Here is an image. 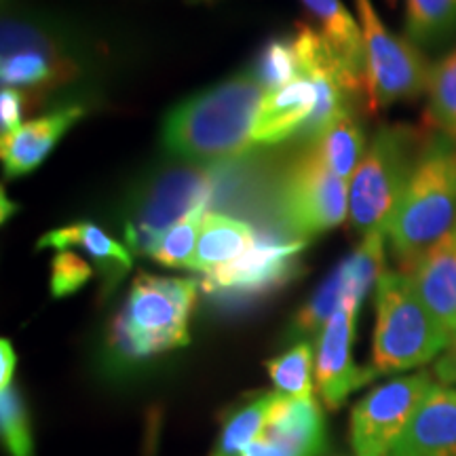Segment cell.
Returning a JSON list of instances; mask_svg holds the SVG:
<instances>
[{
	"label": "cell",
	"instance_id": "obj_1",
	"mask_svg": "<svg viewBox=\"0 0 456 456\" xmlns=\"http://www.w3.org/2000/svg\"><path fill=\"white\" fill-rule=\"evenodd\" d=\"M266 89L254 72L192 95L167 114L163 144L191 165H226L256 146L254 125Z\"/></svg>",
	"mask_w": 456,
	"mask_h": 456
},
{
	"label": "cell",
	"instance_id": "obj_2",
	"mask_svg": "<svg viewBox=\"0 0 456 456\" xmlns=\"http://www.w3.org/2000/svg\"><path fill=\"white\" fill-rule=\"evenodd\" d=\"M454 226L456 142L431 131L419 167L387 228L399 271L412 273Z\"/></svg>",
	"mask_w": 456,
	"mask_h": 456
},
{
	"label": "cell",
	"instance_id": "obj_3",
	"mask_svg": "<svg viewBox=\"0 0 456 456\" xmlns=\"http://www.w3.org/2000/svg\"><path fill=\"white\" fill-rule=\"evenodd\" d=\"M197 281L140 273L127 302L110 326V345L123 359L138 362L188 345V322Z\"/></svg>",
	"mask_w": 456,
	"mask_h": 456
},
{
	"label": "cell",
	"instance_id": "obj_4",
	"mask_svg": "<svg viewBox=\"0 0 456 456\" xmlns=\"http://www.w3.org/2000/svg\"><path fill=\"white\" fill-rule=\"evenodd\" d=\"M448 330L427 309L412 277L385 271L376 283V326L372 338V372H403L420 368L446 351Z\"/></svg>",
	"mask_w": 456,
	"mask_h": 456
},
{
	"label": "cell",
	"instance_id": "obj_5",
	"mask_svg": "<svg viewBox=\"0 0 456 456\" xmlns=\"http://www.w3.org/2000/svg\"><path fill=\"white\" fill-rule=\"evenodd\" d=\"M429 134L406 123L383 125L349 182V220L362 237L389 228L423 157Z\"/></svg>",
	"mask_w": 456,
	"mask_h": 456
},
{
	"label": "cell",
	"instance_id": "obj_6",
	"mask_svg": "<svg viewBox=\"0 0 456 456\" xmlns=\"http://www.w3.org/2000/svg\"><path fill=\"white\" fill-rule=\"evenodd\" d=\"M232 169L226 165H182L163 171L144 188L125 224V241L131 254L151 256L171 224L199 208L209 205Z\"/></svg>",
	"mask_w": 456,
	"mask_h": 456
},
{
	"label": "cell",
	"instance_id": "obj_7",
	"mask_svg": "<svg viewBox=\"0 0 456 456\" xmlns=\"http://www.w3.org/2000/svg\"><path fill=\"white\" fill-rule=\"evenodd\" d=\"M355 7L363 34L370 110H380L427 94L433 66L423 51L408 38L393 34L376 13L372 0H355Z\"/></svg>",
	"mask_w": 456,
	"mask_h": 456
},
{
	"label": "cell",
	"instance_id": "obj_8",
	"mask_svg": "<svg viewBox=\"0 0 456 456\" xmlns=\"http://www.w3.org/2000/svg\"><path fill=\"white\" fill-rule=\"evenodd\" d=\"M277 214L285 232L306 241L345 222L349 216V182L334 175L317 152L306 148L279 182Z\"/></svg>",
	"mask_w": 456,
	"mask_h": 456
},
{
	"label": "cell",
	"instance_id": "obj_9",
	"mask_svg": "<svg viewBox=\"0 0 456 456\" xmlns=\"http://www.w3.org/2000/svg\"><path fill=\"white\" fill-rule=\"evenodd\" d=\"M305 248V239L258 232L248 254L203 275V292L226 309L266 298L296 277Z\"/></svg>",
	"mask_w": 456,
	"mask_h": 456
},
{
	"label": "cell",
	"instance_id": "obj_10",
	"mask_svg": "<svg viewBox=\"0 0 456 456\" xmlns=\"http://www.w3.org/2000/svg\"><path fill=\"white\" fill-rule=\"evenodd\" d=\"M429 372L376 387L351 414V446L357 456H389L431 389Z\"/></svg>",
	"mask_w": 456,
	"mask_h": 456
},
{
	"label": "cell",
	"instance_id": "obj_11",
	"mask_svg": "<svg viewBox=\"0 0 456 456\" xmlns=\"http://www.w3.org/2000/svg\"><path fill=\"white\" fill-rule=\"evenodd\" d=\"M362 302L345 300L317 336L315 387L328 408H340L359 387L372 383V368H359L353 359L355 319Z\"/></svg>",
	"mask_w": 456,
	"mask_h": 456
},
{
	"label": "cell",
	"instance_id": "obj_12",
	"mask_svg": "<svg viewBox=\"0 0 456 456\" xmlns=\"http://www.w3.org/2000/svg\"><path fill=\"white\" fill-rule=\"evenodd\" d=\"M326 420L317 399H294L273 393L265 423L239 456H322Z\"/></svg>",
	"mask_w": 456,
	"mask_h": 456
},
{
	"label": "cell",
	"instance_id": "obj_13",
	"mask_svg": "<svg viewBox=\"0 0 456 456\" xmlns=\"http://www.w3.org/2000/svg\"><path fill=\"white\" fill-rule=\"evenodd\" d=\"M389 456H456V389L433 383Z\"/></svg>",
	"mask_w": 456,
	"mask_h": 456
},
{
	"label": "cell",
	"instance_id": "obj_14",
	"mask_svg": "<svg viewBox=\"0 0 456 456\" xmlns=\"http://www.w3.org/2000/svg\"><path fill=\"white\" fill-rule=\"evenodd\" d=\"M83 114L85 108L81 106H66L3 135L0 157H3L4 174L9 178H20L37 169Z\"/></svg>",
	"mask_w": 456,
	"mask_h": 456
},
{
	"label": "cell",
	"instance_id": "obj_15",
	"mask_svg": "<svg viewBox=\"0 0 456 456\" xmlns=\"http://www.w3.org/2000/svg\"><path fill=\"white\" fill-rule=\"evenodd\" d=\"M315 87L306 77H298L281 89L269 91L256 117V146H275L302 134L315 112Z\"/></svg>",
	"mask_w": 456,
	"mask_h": 456
},
{
	"label": "cell",
	"instance_id": "obj_16",
	"mask_svg": "<svg viewBox=\"0 0 456 456\" xmlns=\"http://www.w3.org/2000/svg\"><path fill=\"white\" fill-rule=\"evenodd\" d=\"M74 72L77 70L70 61L61 60L41 38H30L28 34L17 38L11 34L9 41H4L0 64V78L4 87H51L68 81Z\"/></svg>",
	"mask_w": 456,
	"mask_h": 456
},
{
	"label": "cell",
	"instance_id": "obj_17",
	"mask_svg": "<svg viewBox=\"0 0 456 456\" xmlns=\"http://www.w3.org/2000/svg\"><path fill=\"white\" fill-rule=\"evenodd\" d=\"M408 275L427 309L440 319L452 338L456 334V226Z\"/></svg>",
	"mask_w": 456,
	"mask_h": 456
},
{
	"label": "cell",
	"instance_id": "obj_18",
	"mask_svg": "<svg viewBox=\"0 0 456 456\" xmlns=\"http://www.w3.org/2000/svg\"><path fill=\"white\" fill-rule=\"evenodd\" d=\"M317 21L319 34L338 57L345 70L366 87V57H363L362 26L342 0H300Z\"/></svg>",
	"mask_w": 456,
	"mask_h": 456
},
{
	"label": "cell",
	"instance_id": "obj_19",
	"mask_svg": "<svg viewBox=\"0 0 456 456\" xmlns=\"http://www.w3.org/2000/svg\"><path fill=\"white\" fill-rule=\"evenodd\" d=\"M256 239H258V231L249 222L208 212L201 235H199L195 258L191 262V271L201 273V275L218 271L248 254Z\"/></svg>",
	"mask_w": 456,
	"mask_h": 456
},
{
	"label": "cell",
	"instance_id": "obj_20",
	"mask_svg": "<svg viewBox=\"0 0 456 456\" xmlns=\"http://www.w3.org/2000/svg\"><path fill=\"white\" fill-rule=\"evenodd\" d=\"M38 248H51L64 252L70 248H81L98 262L104 273L106 283H117L131 269V252L127 245L114 241L110 235L94 222H77V224L55 228L38 239Z\"/></svg>",
	"mask_w": 456,
	"mask_h": 456
},
{
	"label": "cell",
	"instance_id": "obj_21",
	"mask_svg": "<svg viewBox=\"0 0 456 456\" xmlns=\"http://www.w3.org/2000/svg\"><path fill=\"white\" fill-rule=\"evenodd\" d=\"M322 163L338 178L351 182L366 157V135L353 108L336 114L328 129L311 144Z\"/></svg>",
	"mask_w": 456,
	"mask_h": 456
},
{
	"label": "cell",
	"instance_id": "obj_22",
	"mask_svg": "<svg viewBox=\"0 0 456 456\" xmlns=\"http://www.w3.org/2000/svg\"><path fill=\"white\" fill-rule=\"evenodd\" d=\"M406 38L420 51L452 43L456 0H406Z\"/></svg>",
	"mask_w": 456,
	"mask_h": 456
},
{
	"label": "cell",
	"instance_id": "obj_23",
	"mask_svg": "<svg viewBox=\"0 0 456 456\" xmlns=\"http://www.w3.org/2000/svg\"><path fill=\"white\" fill-rule=\"evenodd\" d=\"M427 123L456 142V49L431 68L427 85Z\"/></svg>",
	"mask_w": 456,
	"mask_h": 456
},
{
	"label": "cell",
	"instance_id": "obj_24",
	"mask_svg": "<svg viewBox=\"0 0 456 456\" xmlns=\"http://www.w3.org/2000/svg\"><path fill=\"white\" fill-rule=\"evenodd\" d=\"M266 370L279 395L294 399H311L313 395V370H315V353L306 340L294 345L266 362Z\"/></svg>",
	"mask_w": 456,
	"mask_h": 456
},
{
	"label": "cell",
	"instance_id": "obj_25",
	"mask_svg": "<svg viewBox=\"0 0 456 456\" xmlns=\"http://www.w3.org/2000/svg\"><path fill=\"white\" fill-rule=\"evenodd\" d=\"M208 212V205H199V208L191 209L184 218L171 224L159 239L151 258L157 260L159 265L167 266V269H191Z\"/></svg>",
	"mask_w": 456,
	"mask_h": 456
},
{
	"label": "cell",
	"instance_id": "obj_26",
	"mask_svg": "<svg viewBox=\"0 0 456 456\" xmlns=\"http://www.w3.org/2000/svg\"><path fill=\"white\" fill-rule=\"evenodd\" d=\"M349 298L351 296L346 294L340 273L334 269L332 275L319 285V289L311 296V300L298 311V315L294 319V332L300 336H315L317 338L319 332L328 323V319L334 315V311Z\"/></svg>",
	"mask_w": 456,
	"mask_h": 456
},
{
	"label": "cell",
	"instance_id": "obj_27",
	"mask_svg": "<svg viewBox=\"0 0 456 456\" xmlns=\"http://www.w3.org/2000/svg\"><path fill=\"white\" fill-rule=\"evenodd\" d=\"M254 74L262 87L266 89V94L281 89L302 77L294 38H275V41L266 43L258 57V64L254 68Z\"/></svg>",
	"mask_w": 456,
	"mask_h": 456
},
{
	"label": "cell",
	"instance_id": "obj_28",
	"mask_svg": "<svg viewBox=\"0 0 456 456\" xmlns=\"http://www.w3.org/2000/svg\"><path fill=\"white\" fill-rule=\"evenodd\" d=\"M0 431L11 456H34L28 408L15 385L0 391Z\"/></svg>",
	"mask_w": 456,
	"mask_h": 456
},
{
	"label": "cell",
	"instance_id": "obj_29",
	"mask_svg": "<svg viewBox=\"0 0 456 456\" xmlns=\"http://www.w3.org/2000/svg\"><path fill=\"white\" fill-rule=\"evenodd\" d=\"M94 277V266L89 265L83 256L64 249L57 252L51 260V296L53 298H64L81 289L89 279Z\"/></svg>",
	"mask_w": 456,
	"mask_h": 456
},
{
	"label": "cell",
	"instance_id": "obj_30",
	"mask_svg": "<svg viewBox=\"0 0 456 456\" xmlns=\"http://www.w3.org/2000/svg\"><path fill=\"white\" fill-rule=\"evenodd\" d=\"M21 114H24V94L20 89L3 87L0 91V134L7 135L17 127H21Z\"/></svg>",
	"mask_w": 456,
	"mask_h": 456
},
{
	"label": "cell",
	"instance_id": "obj_31",
	"mask_svg": "<svg viewBox=\"0 0 456 456\" xmlns=\"http://www.w3.org/2000/svg\"><path fill=\"white\" fill-rule=\"evenodd\" d=\"M436 376L444 385H456V334L436 362Z\"/></svg>",
	"mask_w": 456,
	"mask_h": 456
},
{
	"label": "cell",
	"instance_id": "obj_32",
	"mask_svg": "<svg viewBox=\"0 0 456 456\" xmlns=\"http://www.w3.org/2000/svg\"><path fill=\"white\" fill-rule=\"evenodd\" d=\"M15 366H17V355L13 351V345H11V340L3 338L0 340V391L13 385L11 380H13Z\"/></svg>",
	"mask_w": 456,
	"mask_h": 456
},
{
	"label": "cell",
	"instance_id": "obj_33",
	"mask_svg": "<svg viewBox=\"0 0 456 456\" xmlns=\"http://www.w3.org/2000/svg\"><path fill=\"white\" fill-rule=\"evenodd\" d=\"M387 4H389V7H395L397 0H387Z\"/></svg>",
	"mask_w": 456,
	"mask_h": 456
}]
</instances>
